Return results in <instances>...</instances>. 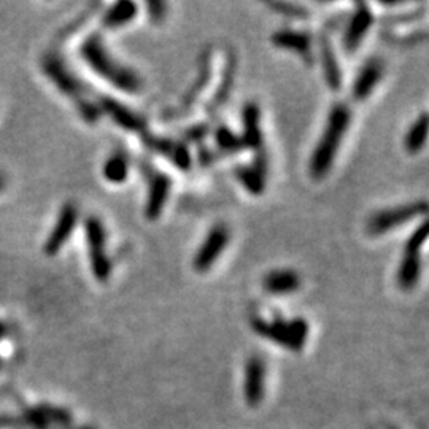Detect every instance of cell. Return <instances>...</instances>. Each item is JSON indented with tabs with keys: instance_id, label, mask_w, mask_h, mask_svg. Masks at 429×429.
I'll list each match as a JSON object with an SVG mask.
<instances>
[{
	"instance_id": "obj_1",
	"label": "cell",
	"mask_w": 429,
	"mask_h": 429,
	"mask_svg": "<svg viewBox=\"0 0 429 429\" xmlns=\"http://www.w3.org/2000/svg\"><path fill=\"white\" fill-rule=\"evenodd\" d=\"M81 57L88 66L102 77L103 80L112 83L118 90L129 94H137L142 91V80L134 70L119 64L108 54V50L99 34H91L81 45Z\"/></svg>"
},
{
	"instance_id": "obj_2",
	"label": "cell",
	"mask_w": 429,
	"mask_h": 429,
	"mask_svg": "<svg viewBox=\"0 0 429 429\" xmlns=\"http://www.w3.org/2000/svg\"><path fill=\"white\" fill-rule=\"evenodd\" d=\"M350 121H352V112H350L347 103H336L331 108L326 128L323 130L320 142L313 150L310 164H308L313 180H321L324 175L329 174L332 162L337 156L339 146L347 134Z\"/></svg>"
},
{
	"instance_id": "obj_3",
	"label": "cell",
	"mask_w": 429,
	"mask_h": 429,
	"mask_svg": "<svg viewBox=\"0 0 429 429\" xmlns=\"http://www.w3.org/2000/svg\"><path fill=\"white\" fill-rule=\"evenodd\" d=\"M251 324H253L256 334L272 340L280 347L292 350V352L302 350L308 336V324L302 318H295L291 321H266L263 318H255Z\"/></svg>"
},
{
	"instance_id": "obj_4",
	"label": "cell",
	"mask_w": 429,
	"mask_h": 429,
	"mask_svg": "<svg viewBox=\"0 0 429 429\" xmlns=\"http://www.w3.org/2000/svg\"><path fill=\"white\" fill-rule=\"evenodd\" d=\"M72 423V415L69 410L62 407L40 404L37 407L21 413L18 417H0V426L13 428H32V429H50L51 426L67 428Z\"/></svg>"
},
{
	"instance_id": "obj_5",
	"label": "cell",
	"mask_w": 429,
	"mask_h": 429,
	"mask_svg": "<svg viewBox=\"0 0 429 429\" xmlns=\"http://www.w3.org/2000/svg\"><path fill=\"white\" fill-rule=\"evenodd\" d=\"M85 232L92 274L99 281H107L112 274V261L107 255L106 228L97 217H90L85 221Z\"/></svg>"
},
{
	"instance_id": "obj_6",
	"label": "cell",
	"mask_w": 429,
	"mask_h": 429,
	"mask_svg": "<svg viewBox=\"0 0 429 429\" xmlns=\"http://www.w3.org/2000/svg\"><path fill=\"white\" fill-rule=\"evenodd\" d=\"M426 210H428L426 202L421 201L377 212L369 218L368 232L372 235H383L386 232L393 231L395 228L401 226V224H406L409 223L410 219L420 217V214H426Z\"/></svg>"
},
{
	"instance_id": "obj_7",
	"label": "cell",
	"mask_w": 429,
	"mask_h": 429,
	"mask_svg": "<svg viewBox=\"0 0 429 429\" xmlns=\"http://www.w3.org/2000/svg\"><path fill=\"white\" fill-rule=\"evenodd\" d=\"M229 242V229L224 224H217L210 229V232L207 234V237L203 239V242L199 250L196 251L194 259H192V266H194L196 272L210 270L212 266L217 263L219 256L228 247Z\"/></svg>"
},
{
	"instance_id": "obj_8",
	"label": "cell",
	"mask_w": 429,
	"mask_h": 429,
	"mask_svg": "<svg viewBox=\"0 0 429 429\" xmlns=\"http://www.w3.org/2000/svg\"><path fill=\"white\" fill-rule=\"evenodd\" d=\"M43 70L46 72V75H48L51 80L56 83V86L59 88L62 92L69 94L70 97L77 99L78 103H80L81 117H83V112H85V114H86V112L88 113L91 112L94 106L90 101H86V102L83 101L81 99V92H83L81 83L78 81L69 70H67L64 62L57 59V57L50 56L43 61Z\"/></svg>"
},
{
	"instance_id": "obj_9",
	"label": "cell",
	"mask_w": 429,
	"mask_h": 429,
	"mask_svg": "<svg viewBox=\"0 0 429 429\" xmlns=\"http://www.w3.org/2000/svg\"><path fill=\"white\" fill-rule=\"evenodd\" d=\"M78 223V208L75 203H66L59 210L57 219L53 226V231L48 235L45 242V253L48 256H54L59 253L62 247L67 243L70 235L75 231Z\"/></svg>"
},
{
	"instance_id": "obj_10",
	"label": "cell",
	"mask_w": 429,
	"mask_h": 429,
	"mask_svg": "<svg viewBox=\"0 0 429 429\" xmlns=\"http://www.w3.org/2000/svg\"><path fill=\"white\" fill-rule=\"evenodd\" d=\"M146 177H148V197H146L145 217L150 221H154L164 212L166 202L170 194L172 181L170 177L164 172L150 170L146 172Z\"/></svg>"
},
{
	"instance_id": "obj_11",
	"label": "cell",
	"mask_w": 429,
	"mask_h": 429,
	"mask_svg": "<svg viewBox=\"0 0 429 429\" xmlns=\"http://www.w3.org/2000/svg\"><path fill=\"white\" fill-rule=\"evenodd\" d=\"M266 393V364L259 357H251L245 366L243 396L250 407H256L264 399Z\"/></svg>"
},
{
	"instance_id": "obj_12",
	"label": "cell",
	"mask_w": 429,
	"mask_h": 429,
	"mask_svg": "<svg viewBox=\"0 0 429 429\" xmlns=\"http://www.w3.org/2000/svg\"><path fill=\"white\" fill-rule=\"evenodd\" d=\"M374 17L369 5L357 3V10H355L352 18H350L348 26L343 34V45L348 53H355V51H357L361 41H363L364 37L368 35Z\"/></svg>"
},
{
	"instance_id": "obj_13",
	"label": "cell",
	"mask_w": 429,
	"mask_h": 429,
	"mask_svg": "<svg viewBox=\"0 0 429 429\" xmlns=\"http://www.w3.org/2000/svg\"><path fill=\"white\" fill-rule=\"evenodd\" d=\"M99 106H101L103 112H106L119 128H123L126 130H132V132H142L146 128V121L139 113L132 112V110L123 106V103H119L118 101H114L112 97H101Z\"/></svg>"
},
{
	"instance_id": "obj_14",
	"label": "cell",
	"mask_w": 429,
	"mask_h": 429,
	"mask_svg": "<svg viewBox=\"0 0 429 429\" xmlns=\"http://www.w3.org/2000/svg\"><path fill=\"white\" fill-rule=\"evenodd\" d=\"M381 77H383V62L377 57L369 59L366 64L361 67L358 72L357 80L353 83L352 94L357 101H364L370 94L374 92L375 86L379 85Z\"/></svg>"
},
{
	"instance_id": "obj_15",
	"label": "cell",
	"mask_w": 429,
	"mask_h": 429,
	"mask_svg": "<svg viewBox=\"0 0 429 429\" xmlns=\"http://www.w3.org/2000/svg\"><path fill=\"white\" fill-rule=\"evenodd\" d=\"M266 170H268L266 154L259 151L253 164L235 169V177L251 194H261L266 188Z\"/></svg>"
},
{
	"instance_id": "obj_16",
	"label": "cell",
	"mask_w": 429,
	"mask_h": 429,
	"mask_svg": "<svg viewBox=\"0 0 429 429\" xmlns=\"http://www.w3.org/2000/svg\"><path fill=\"white\" fill-rule=\"evenodd\" d=\"M145 143L148 148L158 151L159 154H164L166 158L174 162L179 169L188 170L191 167L190 153H188V150L183 143L161 137H145Z\"/></svg>"
},
{
	"instance_id": "obj_17",
	"label": "cell",
	"mask_w": 429,
	"mask_h": 429,
	"mask_svg": "<svg viewBox=\"0 0 429 429\" xmlns=\"http://www.w3.org/2000/svg\"><path fill=\"white\" fill-rule=\"evenodd\" d=\"M263 286L274 296H286L299 290L301 277L291 269L272 270L264 277Z\"/></svg>"
},
{
	"instance_id": "obj_18",
	"label": "cell",
	"mask_w": 429,
	"mask_h": 429,
	"mask_svg": "<svg viewBox=\"0 0 429 429\" xmlns=\"http://www.w3.org/2000/svg\"><path fill=\"white\" fill-rule=\"evenodd\" d=\"M321 50V67L324 72L326 83L331 86V90L337 91L342 86V69H340L337 56L334 53V48L329 40V35H323L320 41Z\"/></svg>"
},
{
	"instance_id": "obj_19",
	"label": "cell",
	"mask_w": 429,
	"mask_h": 429,
	"mask_svg": "<svg viewBox=\"0 0 429 429\" xmlns=\"http://www.w3.org/2000/svg\"><path fill=\"white\" fill-rule=\"evenodd\" d=\"M272 41L280 48L295 51L302 57H307L312 50V37L307 32H301V30H279L272 35Z\"/></svg>"
},
{
	"instance_id": "obj_20",
	"label": "cell",
	"mask_w": 429,
	"mask_h": 429,
	"mask_svg": "<svg viewBox=\"0 0 429 429\" xmlns=\"http://www.w3.org/2000/svg\"><path fill=\"white\" fill-rule=\"evenodd\" d=\"M259 107L256 103L250 102L243 108V146L259 150L263 146V130L259 128Z\"/></svg>"
},
{
	"instance_id": "obj_21",
	"label": "cell",
	"mask_w": 429,
	"mask_h": 429,
	"mask_svg": "<svg viewBox=\"0 0 429 429\" xmlns=\"http://www.w3.org/2000/svg\"><path fill=\"white\" fill-rule=\"evenodd\" d=\"M421 275L420 253H406L402 256L399 269H397V283L402 290H412L418 283Z\"/></svg>"
},
{
	"instance_id": "obj_22",
	"label": "cell",
	"mask_w": 429,
	"mask_h": 429,
	"mask_svg": "<svg viewBox=\"0 0 429 429\" xmlns=\"http://www.w3.org/2000/svg\"><path fill=\"white\" fill-rule=\"evenodd\" d=\"M135 17H137V5L129 0H121L107 10L102 23L108 29H117L130 23Z\"/></svg>"
},
{
	"instance_id": "obj_23",
	"label": "cell",
	"mask_w": 429,
	"mask_h": 429,
	"mask_svg": "<svg viewBox=\"0 0 429 429\" xmlns=\"http://www.w3.org/2000/svg\"><path fill=\"white\" fill-rule=\"evenodd\" d=\"M102 172L107 181L119 185V183H123L128 179L129 161L123 153H114L106 161Z\"/></svg>"
},
{
	"instance_id": "obj_24",
	"label": "cell",
	"mask_w": 429,
	"mask_h": 429,
	"mask_svg": "<svg viewBox=\"0 0 429 429\" xmlns=\"http://www.w3.org/2000/svg\"><path fill=\"white\" fill-rule=\"evenodd\" d=\"M428 137V114L421 113V117L410 126L409 132L406 135V148L409 153H420L426 143Z\"/></svg>"
},
{
	"instance_id": "obj_25",
	"label": "cell",
	"mask_w": 429,
	"mask_h": 429,
	"mask_svg": "<svg viewBox=\"0 0 429 429\" xmlns=\"http://www.w3.org/2000/svg\"><path fill=\"white\" fill-rule=\"evenodd\" d=\"M217 143L223 151H237L243 148L242 139H239L228 128H219L217 130Z\"/></svg>"
},
{
	"instance_id": "obj_26",
	"label": "cell",
	"mask_w": 429,
	"mask_h": 429,
	"mask_svg": "<svg viewBox=\"0 0 429 429\" xmlns=\"http://www.w3.org/2000/svg\"><path fill=\"white\" fill-rule=\"evenodd\" d=\"M428 239V224L421 223V226L413 231L406 243V253H420L423 245Z\"/></svg>"
},
{
	"instance_id": "obj_27",
	"label": "cell",
	"mask_w": 429,
	"mask_h": 429,
	"mask_svg": "<svg viewBox=\"0 0 429 429\" xmlns=\"http://www.w3.org/2000/svg\"><path fill=\"white\" fill-rule=\"evenodd\" d=\"M272 7H277V8H286L288 12V14H290V17H292V18H307L308 14H307V12L304 8H301V7H297V5H288V3H274L272 5Z\"/></svg>"
},
{
	"instance_id": "obj_28",
	"label": "cell",
	"mask_w": 429,
	"mask_h": 429,
	"mask_svg": "<svg viewBox=\"0 0 429 429\" xmlns=\"http://www.w3.org/2000/svg\"><path fill=\"white\" fill-rule=\"evenodd\" d=\"M5 334H7V326L3 323H0V339L5 337Z\"/></svg>"
},
{
	"instance_id": "obj_29",
	"label": "cell",
	"mask_w": 429,
	"mask_h": 429,
	"mask_svg": "<svg viewBox=\"0 0 429 429\" xmlns=\"http://www.w3.org/2000/svg\"><path fill=\"white\" fill-rule=\"evenodd\" d=\"M5 188V177L3 174H0V191H2Z\"/></svg>"
},
{
	"instance_id": "obj_30",
	"label": "cell",
	"mask_w": 429,
	"mask_h": 429,
	"mask_svg": "<svg viewBox=\"0 0 429 429\" xmlns=\"http://www.w3.org/2000/svg\"><path fill=\"white\" fill-rule=\"evenodd\" d=\"M64 429H96L92 426H80V428H64Z\"/></svg>"
}]
</instances>
